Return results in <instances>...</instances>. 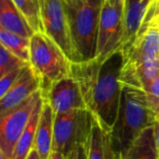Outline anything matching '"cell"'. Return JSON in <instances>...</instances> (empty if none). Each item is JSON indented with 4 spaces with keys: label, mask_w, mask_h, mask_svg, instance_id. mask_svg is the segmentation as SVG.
<instances>
[{
    "label": "cell",
    "mask_w": 159,
    "mask_h": 159,
    "mask_svg": "<svg viewBox=\"0 0 159 159\" xmlns=\"http://www.w3.org/2000/svg\"><path fill=\"white\" fill-rule=\"evenodd\" d=\"M124 64L123 49L103 61L72 63L71 75L77 82L87 109L107 131L113 129L120 105V75Z\"/></svg>",
    "instance_id": "obj_1"
},
{
    "label": "cell",
    "mask_w": 159,
    "mask_h": 159,
    "mask_svg": "<svg viewBox=\"0 0 159 159\" xmlns=\"http://www.w3.org/2000/svg\"><path fill=\"white\" fill-rule=\"evenodd\" d=\"M157 118L144 90L122 86L117 117L110 131L112 147L116 159H120L126 154L146 129L154 127Z\"/></svg>",
    "instance_id": "obj_2"
},
{
    "label": "cell",
    "mask_w": 159,
    "mask_h": 159,
    "mask_svg": "<svg viewBox=\"0 0 159 159\" xmlns=\"http://www.w3.org/2000/svg\"><path fill=\"white\" fill-rule=\"evenodd\" d=\"M68 17L77 62L96 58L100 14L103 0H61Z\"/></svg>",
    "instance_id": "obj_3"
},
{
    "label": "cell",
    "mask_w": 159,
    "mask_h": 159,
    "mask_svg": "<svg viewBox=\"0 0 159 159\" xmlns=\"http://www.w3.org/2000/svg\"><path fill=\"white\" fill-rule=\"evenodd\" d=\"M72 63L61 48L44 33H34L30 38V64L42 80V92L53 83L71 76Z\"/></svg>",
    "instance_id": "obj_4"
},
{
    "label": "cell",
    "mask_w": 159,
    "mask_h": 159,
    "mask_svg": "<svg viewBox=\"0 0 159 159\" xmlns=\"http://www.w3.org/2000/svg\"><path fill=\"white\" fill-rule=\"evenodd\" d=\"M94 120L88 109H75L55 115L52 151L66 157L76 147L87 146Z\"/></svg>",
    "instance_id": "obj_5"
},
{
    "label": "cell",
    "mask_w": 159,
    "mask_h": 159,
    "mask_svg": "<svg viewBox=\"0 0 159 159\" xmlns=\"http://www.w3.org/2000/svg\"><path fill=\"white\" fill-rule=\"evenodd\" d=\"M125 0H103L98 28L96 58L103 61L125 43Z\"/></svg>",
    "instance_id": "obj_6"
},
{
    "label": "cell",
    "mask_w": 159,
    "mask_h": 159,
    "mask_svg": "<svg viewBox=\"0 0 159 159\" xmlns=\"http://www.w3.org/2000/svg\"><path fill=\"white\" fill-rule=\"evenodd\" d=\"M42 32L52 39L68 59L76 63L68 17L61 0H39Z\"/></svg>",
    "instance_id": "obj_7"
},
{
    "label": "cell",
    "mask_w": 159,
    "mask_h": 159,
    "mask_svg": "<svg viewBox=\"0 0 159 159\" xmlns=\"http://www.w3.org/2000/svg\"><path fill=\"white\" fill-rule=\"evenodd\" d=\"M41 97L40 89L17 108L0 117V153L7 159L12 157L15 146Z\"/></svg>",
    "instance_id": "obj_8"
},
{
    "label": "cell",
    "mask_w": 159,
    "mask_h": 159,
    "mask_svg": "<svg viewBox=\"0 0 159 159\" xmlns=\"http://www.w3.org/2000/svg\"><path fill=\"white\" fill-rule=\"evenodd\" d=\"M42 99L49 104L55 115L75 109H87L80 88L72 75L53 83L47 91L42 92Z\"/></svg>",
    "instance_id": "obj_9"
},
{
    "label": "cell",
    "mask_w": 159,
    "mask_h": 159,
    "mask_svg": "<svg viewBox=\"0 0 159 159\" xmlns=\"http://www.w3.org/2000/svg\"><path fill=\"white\" fill-rule=\"evenodd\" d=\"M42 88V80L29 63L12 87L0 97V117L8 114Z\"/></svg>",
    "instance_id": "obj_10"
},
{
    "label": "cell",
    "mask_w": 159,
    "mask_h": 159,
    "mask_svg": "<svg viewBox=\"0 0 159 159\" xmlns=\"http://www.w3.org/2000/svg\"><path fill=\"white\" fill-rule=\"evenodd\" d=\"M155 0H125L124 48L133 43L140 33Z\"/></svg>",
    "instance_id": "obj_11"
},
{
    "label": "cell",
    "mask_w": 159,
    "mask_h": 159,
    "mask_svg": "<svg viewBox=\"0 0 159 159\" xmlns=\"http://www.w3.org/2000/svg\"><path fill=\"white\" fill-rule=\"evenodd\" d=\"M54 117L55 114L52 108L48 103L44 102L34 143V149L37 151L41 159H48L52 153Z\"/></svg>",
    "instance_id": "obj_12"
},
{
    "label": "cell",
    "mask_w": 159,
    "mask_h": 159,
    "mask_svg": "<svg viewBox=\"0 0 159 159\" xmlns=\"http://www.w3.org/2000/svg\"><path fill=\"white\" fill-rule=\"evenodd\" d=\"M0 29L26 38L34 34L12 0H0Z\"/></svg>",
    "instance_id": "obj_13"
},
{
    "label": "cell",
    "mask_w": 159,
    "mask_h": 159,
    "mask_svg": "<svg viewBox=\"0 0 159 159\" xmlns=\"http://www.w3.org/2000/svg\"><path fill=\"white\" fill-rule=\"evenodd\" d=\"M88 149V159H116L114 153L110 132L94 120Z\"/></svg>",
    "instance_id": "obj_14"
},
{
    "label": "cell",
    "mask_w": 159,
    "mask_h": 159,
    "mask_svg": "<svg viewBox=\"0 0 159 159\" xmlns=\"http://www.w3.org/2000/svg\"><path fill=\"white\" fill-rule=\"evenodd\" d=\"M43 103H44V102L41 97V99L38 101V102L31 116V118L29 120L27 127L25 128L22 134L20 135V137L15 146L11 159H25L29 155V153L31 152V150L34 148L35 133H36L38 122L40 119Z\"/></svg>",
    "instance_id": "obj_15"
},
{
    "label": "cell",
    "mask_w": 159,
    "mask_h": 159,
    "mask_svg": "<svg viewBox=\"0 0 159 159\" xmlns=\"http://www.w3.org/2000/svg\"><path fill=\"white\" fill-rule=\"evenodd\" d=\"M120 159H159L154 127L146 129Z\"/></svg>",
    "instance_id": "obj_16"
},
{
    "label": "cell",
    "mask_w": 159,
    "mask_h": 159,
    "mask_svg": "<svg viewBox=\"0 0 159 159\" xmlns=\"http://www.w3.org/2000/svg\"><path fill=\"white\" fill-rule=\"evenodd\" d=\"M0 44L20 60L30 63V38L0 29Z\"/></svg>",
    "instance_id": "obj_17"
},
{
    "label": "cell",
    "mask_w": 159,
    "mask_h": 159,
    "mask_svg": "<svg viewBox=\"0 0 159 159\" xmlns=\"http://www.w3.org/2000/svg\"><path fill=\"white\" fill-rule=\"evenodd\" d=\"M34 33H43L39 0H12Z\"/></svg>",
    "instance_id": "obj_18"
},
{
    "label": "cell",
    "mask_w": 159,
    "mask_h": 159,
    "mask_svg": "<svg viewBox=\"0 0 159 159\" xmlns=\"http://www.w3.org/2000/svg\"><path fill=\"white\" fill-rule=\"evenodd\" d=\"M27 64L29 63L20 60L0 44V77L14 69L24 67Z\"/></svg>",
    "instance_id": "obj_19"
},
{
    "label": "cell",
    "mask_w": 159,
    "mask_h": 159,
    "mask_svg": "<svg viewBox=\"0 0 159 159\" xmlns=\"http://www.w3.org/2000/svg\"><path fill=\"white\" fill-rule=\"evenodd\" d=\"M24 67L14 69L0 77V97H2L12 87V85L20 75Z\"/></svg>",
    "instance_id": "obj_20"
},
{
    "label": "cell",
    "mask_w": 159,
    "mask_h": 159,
    "mask_svg": "<svg viewBox=\"0 0 159 159\" xmlns=\"http://www.w3.org/2000/svg\"><path fill=\"white\" fill-rule=\"evenodd\" d=\"M145 92L151 108L159 117V76L153 81Z\"/></svg>",
    "instance_id": "obj_21"
},
{
    "label": "cell",
    "mask_w": 159,
    "mask_h": 159,
    "mask_svg": "<svg viewBox=\"0 0 159 159\" xmlns=\"http://www.w3.org/2000/svg\"><path fill=\"white\" fill-rule=\"evenodd\" d=\"M147 24H159V0H155L143 26Z\"/></svg>",
    "instance_id": "obj_22"
},
{
    "label": "cell",
    "mask_w": 159,
    "mask_h": 159,
    "mask_svg": "<svg viewBox=\"0 0 159 159\" xmlns=\"http://www.w3.org/2000/svg\"><path fill=\"white\" fill-rule=\"evenodd\" d=\"M66 159H88L87 146L76 147L66 157Z\"/></svg>",
    "instance_id": "obj_23"
},
{
    "label": "cell",
    "mask_w": 159,
    "mask_h": 159,
    "mask_svg": "<svg viewBox=\"0 0 159 159\" xmlns=\"http://www.w3.org/2000/svg\"><path fill=\"white\" fill-rule=\"evenodd\" d=\"M154 132H155V141H156V145H157L159 157V117L157 118V120L154 126Z\"/></svg>",
    "instance_id": "obj_24"
},
{
    "label": "cell",
    "mask_w": 159,
    "mask_h": 159,
    "mask_svg": "<svg viewBox=\"0 0 159 159\" xmlns=\"http://www.w3.org/2000/svg\"><path fill=\"white\" fill-rule=\"evenodd\" d=\"M25 159H41L40 157V156H39V154L37 153V151L35 150V149H32L31 150V152L29 153V155L27 156V157Z\"/></svg>",
    "instance_id": "obj_25"
},
{
    "label": "cell",
    "mask_w": 159,
    "mask_h": 159,
    "mask_svg": "<svg viewBox=\"0 0 159 159\" xmlns=\"http://www.w3.org/2000/svg\"><path fill=\"white\" fill-rule=\"evenodd\" d=\"M48 159H66V157H65L62 154H61V153L52 151V153L50 154Z\"/></svg>",
    "instance_id": "obj_26"
},
{
    "label": "cell",
    "mask_w": 159,
    "mask_h": 159,
    "mask_svg": "<svg viewBox=\"0 0 159 159\" xmlns=\"http://www.w3.org/2000/svg\"><path fill=\"white\" fill-rule=\"evenodd\" d=\"M0 159H7V158L5 157V156H4L3 154H1V153H0Z\"/></svg>",
    "instance_id": "obj_27"
}]
</instances>
